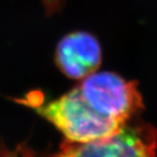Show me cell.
I'll list each match as a JSON object with an SVG mask.
<instances>
[{
    "mask_svg": "<svg viewBox=\"0 0 157 157\" xmlns=\"http://www.w3.org/2000/svg\"><path fill=\"white\" fill-rule=\"evenodd\" d=\"M25 104L31 106L53 124L65 136L66 141L73 143L105 138L124 126L94 110L83 98L78 86L50 101H44L36 92H33L27 97Z\"/></svg>",
    "mask_w": 157,
    "mask_h": 157,
    "instance_id": "6da1fadb",
    "label": "cell"
},
{
    "mask_svg": "<svg viewBox=\"0 0 157 157\" xmlns=\"http://www.w3.org/2000/svg\"><path fill=\"white\" fill-rule=\"evenodd\" d=\"M8 157H33L16 150ZM50 157H157V131L147 123H127L117 132L85 143L66 141Z\"/></svg>",
    "mask_w": 157,
    "mask_h": 157,
    "instance_id": "7a4b0ae2",
    "label": "cell"
},
{
    "mask_svg": "<svg viewBox=\"0 0 157 157\" xmlns=\"http://www.w3.org/2000/svg\"><path fill=\"white\" fill-rule=\"evenodd\" d=\"M78 87L94 110L122 125L129 123L144 107L137 84L115 73L95 72L82 78Z\"/></svg>",
    "mask_w": 157,
    "mask_h": 157,
    "instance_id": "3957f363",
    "label": "cell"
},
{
    "mask_svg": "<svg viewBox=\"0 0 157 157\" xmlns=\"http://www.w3.org/2000/svg\"><path fill=\"white\" fill-rule=\"evenodd\" d=\"M101 59L99 42L86 31H74L65 35L59 42L55 53V62L59 69L75 80L95 73Z\"/></svg>",
    "mask_w": 157,
    "mask_h": 157,
    "instance_id": "277c9868",
    "label": "cell"
}]
</instances>
